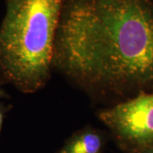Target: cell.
Wrapping results in <instances>:
<instances>
[{
  "label": "cell",
  "mask_w": 153,
  "mask_h": 153,
  "mask_svg": "<svg viewBox=\"0 0 153 153\" xmlns=\"http://www.w3.org/2000/svg\"><path fill=\"white\" fill-rule=\"evenodd\" d=\"M53 71L91 96L153 89V0H65Z\"/></svg>",
  "instance_id": "obj_1"
},
{
  "label": "cell",
  "mask_w": 153,
  "mask_h": 153,
  "mask_svg": "<svg viewBox=\"0 0 153 153\" xmlns=\"http://www.w3.org/2000/svg\"><path fill=\"white\" fill-rule=\"evenodd\" d=\"M64 1L4 0L0 24V85L33 94L48 83Z\"/></svg>",
  "instance_id": "obj_2"
},
{
  "label": "cell",
  "mask_w": 153,
  "mask_h": 153,
  "mask_svg": "<svg viewBox=\"0 0 153 153\" xmlns=\"http://www.w3.org/2000/svg\"><path fill=\"white\" fill-rule=\"evenodd\" d=\"M122 138L139 145L153 143V91L143 92L98 114Z\"/></svg>",
  "instance_id": "obj_3"
},
{
  "label": "cell",
  "mask_w": 153,
  "mask_h": 153,
  "mask_svg": "<svg viewBox=\"0 0 153 153\" xmlns=\"http://www.w3.org/2000/svg\"><path fill=\"white\" fill-rule=\"evenodd\" d=\"M102 139L92 129L78 132L64 145L59 153H100Z\"/></svg>",
  "instance_id": "obj_4"
},
{
  "label": "cell",
  "mask_w": 153,
  "mask_h": 153,
  "mask_svg": "<svg viewBox=\"0 0 153 153\" xmlns=\"http://www.w3.org/2000/svg\"><path fill=\"white\" fill-rule=\"evenodd\" d=\"M10 108L9 106H6L4 104L0 101V133H1V127H2L4 120L6 114L8 112Z\"/></svg>",
  "instance_id": "obj_5"
},
{
  "label": "cell",
  "mask_w": 153,
  "mask_h": 153,
  "mask_svg": "<svg viewBox=\"0 0 153 153\" xmlns=\"http://www.w3.org/2000/svg\"><path fill=\"white\" fill-rule=\"evenodd\" d=\"M1 86L2 85H0V100L2 99H6L7 97H8V94H7V92L4 90L3 88L1 87Z\"/></svg>",
  "instance_id": "obj_6"
},
{
  "label": "cell",
  "mask_w": 153,
  "mask_h": 153,
  "mask_svg": "<svg viewBox=\"0 0 153 153\" xmlns=\"http://www.w3.org/2000/svg\"><path fill=\"white\" fill-rule=\"evenodd\" d=\"M149 153H153V151H152V152H149Z\"/></svg>",
  "instance_id": "obj_7"
}]
</instances>
